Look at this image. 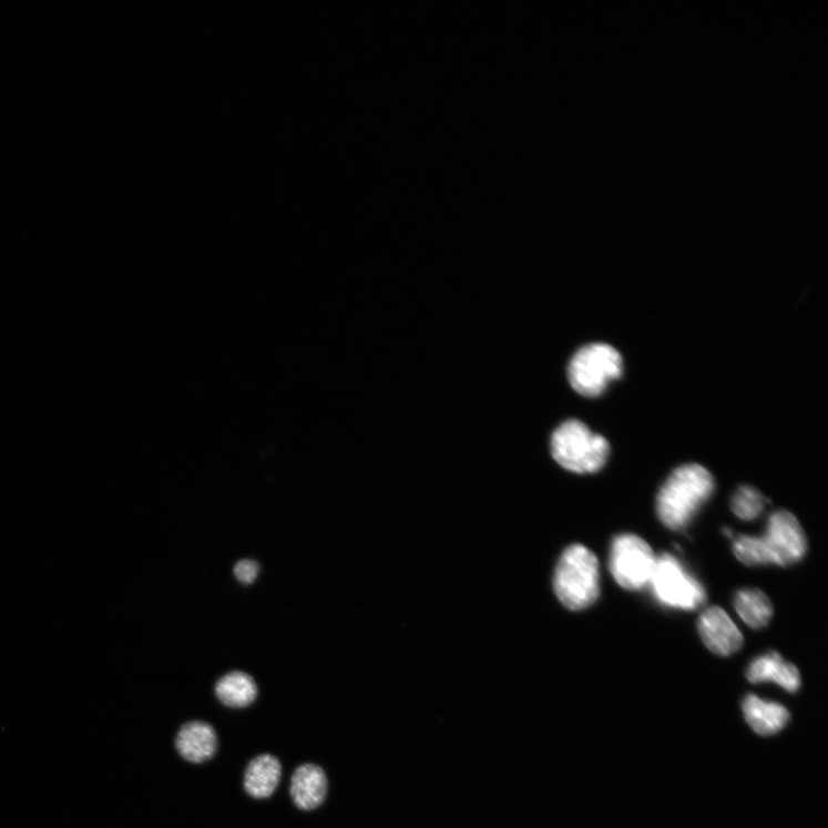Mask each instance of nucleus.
<instances>
[{
  "label": "nucleus",
  "instance_id": "obj_5",
  "mask_svg": "<svg viewBox=\"0 0 828 828\" xmlns=\"http://www.w3.org/2000/svg\"><path fill=\"white\" fill-rule=\"evenodd\" d=\"M569 381L585 397H599L607 385L623 375V358L613 347L593 344L581 348L571 359Z\"/></svg>",
  "mask_w": 828,
  "mask_h": 828
},
{
  "label": "nucleus",
  "instance_id": "obj_8",
  "mask_svg": "<svg viewBox=\"0 0 828 828\" xmlns=\"http://www.w3.org/2000/svg\"><path fill=\"white\" fill-rule=\"evenodd\" d=\"M697 627L705 647L715 655L727 657L743 647V633L719 606L705 609L701 613Z\"/></svg>",
  "mask_w": 828,
  "mask_h": 828
},
{
  "label": "nucleus",
  "instance_id": "obj_7",
  "mask_svg": "<svg viewBox=\"0 0 828 828\" xmlns=\"http://www.w3.org/2000/svg\"><path fill=\"white\" fill-rule=\"evenodd\" d=\"M650 585L656 600L673 609L696 610L707 599L699 582L666 552L657 559Z\"/></svg>",
  "mask_w": 828,
  "mask_h": 828
},
{
  "label": "nucleus",
  "instance_id": "obj_2",
  "mask_svg": "<svg viewBox=\"0 0 828 828\" xmlns=\"http://www.w3.org/2000/svg\"><path fill=\"white\" fill-rule=\"evenodd\" d=\"M713 474L698 464L674 470L660 490L656 511L661 523L671 531L686 529L701 507L714 494Z\"/></svg>",
  "mask_w": 828,
  "mask_h": 828
},
{
  "label": "nucleus",
  "instance_id": "obj_3",
  "mask_svg": "<svg viewBox=\"0 0 828 828\" xmlns=\"http://www.w3.org/2000/svg\"><path fill=\"white\" fill-rule=\"evenodd\" d=\"M554 589L571 611L593 605L600 596V565L594 552L581 544L569 546L556 566Z\"/></svg>",
  "mask_w": 828,
  "mask_h": 828
},
{
  "label": "nucleus",
  "instance_id": "obj_13",
  "mask_svg": "<svg viewBox=\"0 0 828 828\" xmlns=\"http://www.w3.org/2000/svg\"><path fill=\"white\" fill-rule=\"evenodd\" d=\"M283 775L282 764L272 755L253 759L244 775V788L254 799H267L278 787Z\"/></svg>",
  "mask_w": 828,
  "mask_h": 828
},
{
  "label": "nucleus",
  "instance_id": "obj_11",
  "mask_svg": "<svg viewBox=\"0 0 828 828\" xmlns=\"http://www.w3.org/2000/svg\"><path fill=\"white\" fill-rule=\"evenodd\" d=\"M176 750L182 758L201 764L211 759L218 748L217 734L203 722L183 725L176 736Z\"/></svg>",
  "mask_w": 828,
  "mask_h": 828
},
{
  "label": "nucleus",
  "instance_id": "obj_4",
  "mask_svg": "<svg viewBox=\"0 0 828 828\" xmlns=\"http://www.w3.org/2000/svg\"><path fill=\"white\" fill-rule=\"evenodd\" d=\"M551 453L568 471L592 474L603 469L610 453L606 439L579 420L563 422L552 435Z\"/></svg>",
  "mask_w": 828,
  "mask_h": 828
},
{
  "label": "nucleus",
  "instance_id": "obj_16",
  "mask_svg": "<svg viewBox=\"0 0 828 828\" xmlns=\"http://www.w3.org/2000/svg\"><path fill=\"white\" fill-rule=\"evenodd\" d=\"M769 502L756 488L743 485L736 490L730 508L736 517L750 521L758 518L764 511L765 504Z\"/></svg>",
  "mask_w": 828,
  "mask_h": 828
},
{
  "label": "nucleus",
  "instance_id": "obj_9",
  "mask_svg": "<svg viewBox=\"0 0 828 828\" xmlns=\"http://www.w3.org/2000/svg\"><path fill=\"white\" fill-rule=\"evenodd\" d=\"M328 781L316 764H304L292 777L290 795L295 806L305 811L319 808L326 799Z\"/></svg>",
  "mask_w": 828,
  "mask_h": 828
},
{
  "label": "nucleus",
  "instance_id": "obj_17",
  "mask_svg": "<svg viewBox=\"0 0 828 828\" xmlns=\"http://www.w3.org/2000/svg\"><path fill=\"white\" fill-rule=\"evenodd\" d=\"M258 570L259 568L256 562L245 560L236 564L234 573L242 584L249 585L256 580Z\"/></svg>",
  "mask_w": 828,
  "mask_h": 828
},
{
  "label": "nucleus",
  "instance_id": "obj_6",
  "mask_svg": "<svg viewBox=\"0 0 828 828\" xmlns=\"http://www.w3.org/2000/svg\"><path fill=\"white\" fill-rule=\"evenodd\" d=\"M657 558L651 545L634 534L612 540L609 569L617 584L627 591H641L651 584Z\"/></svg>",
  "mask_w": 828,
  "mask_h": 828
},
{
  "label": "nucleus",
  "instance_id": "obj_14",
  "mask_svg": "<svg viewBox=\"0 0 828 828\" xmlns=\"http://www.w3.org/2000/svg\"><path fill=\"white\" fill-rule=\"evenodd\" d=\"M733 603L735 611L750 628H763L774 617V605L760 590H742L735 594Z\"/></svg>",
  "mask_w": 828,
  "mask_h": 828
},
{
  "label": "nucleus",
  "instance_id": "obj_1",
  "mask_svg": "<svg viewBox=\"0 0 828 828\" xmlns=\"http://www.w3.org/2000/svg\"><path fill=\"white\" fill-rule=\"evenodd\" d=\"M806 533L796 517L785 510L773 513L763 536L740 535L733 542L734 556L747 566H790L806 556Z\"/></svg>",
  "mask_w": 828,
  "mask_h": 828
},
{
  "label": "nucleus",
  "instance_id": "obj_10",
  "mask_svg": "<svg viewBox=\"0 0 828 828\" xmlns=\"http://www.w3.org/2000/svg\"><path fill=\"white\" fill-rule=\"evenodd\" d=\"M747 679L752 684L773 682L789 693L799 691L801 686L799 669L785 662L777 652L755 658L747 669Z\"/></svg>",
  "mask_w": 828,
  "mask_h": 828
},
{
  "label": "nucleus",
  "instance_id": "obj_12",
  "mask_svg": "<svg viewBox=\"0 0 828 828\" xmlns=\"http://www.w3.org/2000/svg\"><path fill=\"white\" fill-rule=\"evenodd\" d=\"M747 723L759 735L768 736L781 730L790 715L781 704L766 702L756 695H748L743 703Z\"/></svg>",
  "mask_w": 828,
  "mask_h": 828
},
{
  "label": "nucleus",
  "instance_id": "obj_15",
  "mask_svg": "<svg viewBox=\"0 0 828 828\" xmlns=\"http://www.w3.org/2000/svg\"><path fill=\"white\" fill-rule=\"evenodd\" d=\"M216 694L226 707L241 709L249 707L257 698L258 688L249 674L232 672L218 682Z\"/></svg>",
  "mask_w": 828,
  "mask_h": 828
}]
</instances>
